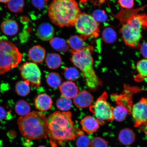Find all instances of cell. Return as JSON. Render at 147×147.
Listing matches in <instances>:
<instances>
[{
	"instance_id": "cell-34",
	"label": "cell",
	"mask_w": 147,
	"mask_h": 147,
	"mask_svg": "<svg viewBox=\"0 0 147 147\" xmlns=\"http://www.w3.org/2000/svg\"><path fill=\"white\" fill-rule=\"evenodd\" d=\"M92 16L97 22H104L107 20V16L103 10H95L93 12Z\"/></svg>"
},
{
	"instance_id": "cell-32",
	"label": "cell",
	"mask_w": 147,
	"mask_h": 147,
	"mask_svg": "<svg viewBox=\"0 0 147 147\" xmlns=\"http://www.w3.org/2000/svg\"><path fill=\"white\" fill-rule=\"evenodd\" d=\"M64 75L67 80L72 82L78 80L80 77V73L75 68L67 67L64 70Z\"/></svg>"
},
{
	"instance_id": "cell-10",
	"label": "cell",
	"mask_w": 147,
	"mask_h": 147,
	"mask_svg": "<svg viewBox=\"0 0 147 147\" xmlns=\"http://www.w3.org/2000/svg\"><path fill=\"white\" fill-rule=\"evenodd\" d=\"M22 78L28 81L32 87H39L41 84V73L38 66L34 62H26L20 69Z\"/></svg>"
},
{
	"instance_id": "cell-1",
	"label": "cell",
	"mask_w": 147,
	"mask_h": 147,
	"mask_svg": "<svg viewBox=\"0 0 147 147\" xmlns=\"http://www.w3.org/2000/svg\"><path fill=\"white\" fill-rule=\"evenodd\" d=\"M48 135L53 147H57L65 141H71L84 135L82 130L74 126L69 111L54 112L47 119Z\"/></svg>"
},
{
	"instance_id": "cell-36",
	"label": "cell",
	"mask_w": 147,
	"mask_h": 147,
	"mask_svg": "<svg viewBox=\"0 0 147 147\" xmlns=\"http://www.w3.org/2000/svg\"><path fill=\"white\" fill-rule=\"evenodd\" d=\"M118 3L121 8L131 9L134 6V0H118Z\"/></svg>"
},
{
	"instance_id": "cell-11",
	"label": "cell",
	"mask_w": 147,
	"mask_h": 147,
	"mask_svg": "<svg viewBox=\"0 0 147 147\" xmlns=\"http://www.w3.org/2000/svg\"><path fill=\"white\" fill-rule=\"evenodd\" d=\"M131 115L135 120L134 126L139 128L147 124V98L143 97L134 105Z\"/></svg>"
},
{
	"instance_id": "cell-6",
	"label": "cell",
	"mask_w": 147,
	"mask_h": 147,
	"mask_svg": "<svg viewBox=\"0 0 147 147\" xmlns=\"http://www.w3.org/2000/svg\"><path fill=\"white\" fill-rule=\"evenodd\" d=\"M137 16L128 23L122 24L119 30L125 44L133 49H138L140 47L142 38V26Z\"/></svg>"
},
{
	"instance_id": "cell-4",
	"label": "cell",
	"mask_w": 147,
	"mask_h": 147,
	"mask_svg": "<svg viewBox=\"0 0 147 147\" xmlns=\"http://www.w3.org/2000/svg\"><path fill=\"white\" fill-rule=\"evenodd\" d=\"M47 119L43 113L33 111L19 117L17 123L23 136L32 140L45 139L48 135Z\"/></svg>"
},
{
	"instance_id": "cell-24",
	"label": "cell",
	"mask_w": 147,
	"mask_h": 147,
	"mask_svg": "<svg viewBox=\"0 0 147 147\" xmlns=\"http://www.w3.org/2000/svg\"><path fill=\"white\" fill-rule=\"evenodd\" d=\"M50 44L53 49L60 53H65L69 50V46L67 42L63 38L55 37L50 40Z\"/></svg>"
},
{
	"instance_id": "cell-16",
	"label": "cell",
	"mask_w": 147,
	"mask_h": 147,
	"mask_svg": "<svg viewBox=\"0 0 147 147\" xmlns=\"http://www.w3.org/2000/svg\"><path fill=\"white\" fill-rule=\"evenodd\" d=\"M54 27L51 24L43 23L40 25L37 30V34L42 41H47L52 39L54 35Z\"/></svg>"
},
{
	"instance_id": "cell-17",
	"label": "cell",
	"mask_w": 147,
	"mask_h": 147,
	"mask_svg": "<svg viewBox=\"0 0 147 147\" xmlns=\"http://www.w3.org/2000/svg\"><path fill=\"white\" fill-rule=\"evenodd\" d=\"M35 106L36 109L45 111L51 109L53 104L51 97L46 94H41L34 99Z\"/></svg>"
},
{
	"instance_id": "cell-5",
	"label": "cell",
	"mask_w": 147,
	"mask_h": 147,
	"mask_svg": "<svg viewBox=\"0 0 147 147\" xmlns=\"http://www.w3.org/2000/svg\"><path fill=\"white\" fill-rule=\"evenodd\" d=\"M22 57L12 42L0 37V74H4L17 67Z\"/></svg>"
},
{
	"instance_id": "cell-19",
	"label": "cell",
	"mask_w": 147,
	"mask_h": 147,
	"mask_svg": "<svg viewBox=\"0 0 147 147\" xmlns=\"http://www.w3.org/2000/svg\"><path fill=\"white\" fill-rule=\"evenodd\" d=\"M1 28L2 32L5 35H15L19 30L18 24L15 20L7 19L3 21L1 24Z\"/></svg>"
},
{
	"instance_id": "cell-26",
	"label": "cell",
	"mask_w": 147,
	"mask_h": 147,
	"mask_svg": "<svg viewBox=\"0 0 147 147\" xmlns=\"http://www.w3.org/2000/svg\"><path fill=\"white\" fill-rule=\"evenodd\" d=\"M30 84L28 81L27 80L17 82L16 86V93L20 96L25 97L27 96L30 93Z\"/></svg>"
},
{
	"instance_id": "cell-14",
	"label": "cell",
	"mask_w": 147,
	"mask_h": 147,
	"mask_svg": "<svg viewBox=\"0 0 147 147\" xmlns=\"http://www.w3.org/2000/svg\"><path fill=\"white\" fill-rule=\"evenodd\" d=\"M62 96L70 99L74 98L79 93L78 86L72 81L66 82L59 87Z\"/></svg>"
},
{
	"instance_id": "cell-25",
	"label": "cell",
	"mask_w": 147,
	"mask_h": 147,
	"mask_svg": "<svg viewBox=\"0 0 147 147\" xmlns=\"http://www.w3.org/2000/svg\"><path fill=\"white\" fill-rule=\"evenodd\" d=\"M17 114L21 117H25L30 113L31 108L28 103L23 100L18 101L15 107Z\"/></svg>"
},
{
	"instance_id": "cell-37",
	"label": "cell",
	"mask_w": 147,
	"mask_h": 147,
	"mask_svg": "<svg viewBox=\"0 0 147 147\" xmlns=\"http://www.w3.org/2000/svg\"><path fill=\"white\" fill-rule=\"evenodd\" d=\"M32 2L33 6L38 9H43L47 5L46 0H32Z\"/></svg>"
},
{
	"instance_id": "cell-42",
	"label": "cell",
	"mask_w": 147,
	"mask_h": 147,
	"mask_svg": "<svg viewBox=\"0 0 147 147\" xmlns=\"http://www.w3.org/2000/svg\"><path fill=\"white\" fill-rule=\"evenodd\" d=\"M38 147H46L45 146H40Z\"/></svg>"
},
{
	"instance_id": "cell-41",
	"label": "cell",
	"mask_w": 147,
	"mask_h": 147,
	"mask_svg": "<svg viewBox=\"0 0 147 147\" xmlns=\"http://www.w3.org/2000/svg\"><path fill=\"white\" fill-rule=\"evenodd\" d=\"M10 0H0V3H7Z\"/></svg>"
},
{
	"instance_id": "cell-9",
	"label": "cell",
	"mask_w": 147,
	"mask_h": 147,
	"mask_svg": "<svg viewBox=\"0 0 147 147\" xmlns=\"http://www.w3.org/2000/svg\"><path fill=\"white\" fill-rule=\"evenodd\" d=\"M144 90L138 87H132L128 84H124L123 90L119 94H114L111 95L112 100L115 101L117 105L123 107L127 110L129 115H131L133 104L134 94Z\"/></svg>"
},
{
	"instance_id": "cell-2",
	"label": "cell",
	"mask_w": 147,
	"mask_h": 147,
	"mask_svg": "<svg viewBox=\"0 0 147 147\" xmlns=\"http://www.w3.org/2000/svg\"><path fill=\"white\" fill-rule=\"evenodd\" d=\"M81 13L78 3L75 0H53L48 9L51 21L60 27L74 26Z\"/></svg>"
},
{
	"instance_id": "cell-30",
	"label": "cell",
	"mask_w": 147,
	"mask_h": 147,
	"mask_svg": "<svg viewBox=\"0 0 147 147\" xmlns=\"http://www.w3.org/2000/svg\"><path fill=\"white\" fill-rule=\"evenodd\" d=\"M102 35L103 40L107 43H114L117 40V33L111 28L107 27L105 29Z\"/></svg>"
},
{
	"instance_id": "cell-35",
	"label": "cell",
	"mask_w": 147,
	"mask_h": 147,
	"mask_svg": "<svg viewBox=\"0 0 147 147\" xmlns=\"http://www.w3.org/2000/svg\"><path fill=\"white\" fill-rule=\"evenodd\" d=\"M108 142L102 138L96 137L91 141L90 147H108Z\"/></svg>"
},
{
	"instance_id": "cell-39",
	"label": "cell",
	"mask_w": 147,
	"mask_h": 147,
	"mask_svg": "<svg viewBox=\"0 0 147 147\" xmlns=\"http://www.w3.org/2000/svg\"><path fill=\"white\" fill-rule=\"evenodd\" d=\"M140 50L142 56L147 59V42L143 43L140 47Z\"/></svg>"
},
{
	"instance_id": "cell-13",
	"label": "cell",
	"mask_w": 147,
	"mask_h": 147,
	"mask_svg": "<svg viewBox=\"0 0 147 147\" xmlns=\"http://www.w3.org/2000/svg\"><path fill=\"white\" fill-rule=\"evenodd\" d=\"M93 97L89 92L83 91L79 92L74 98V102L77 107L81 109L90 107L92 105Z\"/></svg>"
},
{
	"instance_id": "cell-33",
	"label": "cell",
	"mask_w": 147,
	"mask_h": 147,
	"mask_svg": "<svg viewBox=\"0 0 147 147\" xmlns=\"http://www.w3.org/2000/svg\"><path fill=\"white\" fill-rule=\"evenodd\" d=\"M76 144L77 147H90L91 141L87 136L84 135L77 138Z\"/></svg>"
},
{
	"instance_id": "cell-27",
	"label": "cell",
	"mask_w": 147,
	"mask_h": 147,
	"mask_svg": "<svg viewBox=\"0 0 147 147\" xmlns=\"http://www.w3.org/2000/svg\"><path fill=\"white\" fill-rule=\"evenodd\" d=\"M46 80L47 84L51 88H59L62 84V80L61 77L58 73H49L47 75Z\"/></svg>"
},
{
	"instance_id": "cell-3",
	"label": "cell",
	"mask_w": 147,
	"mask_h": 147,
	"mask_svg": "<svg viewBox=\"0 0 147 147\" xmlns=\"http://www.w3.org/2000/svg\"><path fill=\"white\" fill-rule=\"evenodd\" d=\"M94 48L87 46L80 51L71 52V61L82 71L85 79L86 85L91 91H96L102 85L93 67L92 53Z\"/></svg>"
},
{
	"instance_id": "cell-15",
	"label": "cell",
	"mask_w": 147,
	"mask_h": 147,
	"mask_svg": "<svg viewBox=\"0 0 147 147\" xmlns=\"http://www.w3.org/2000/svg\"><path fill=\"white\" fill-rule=\"evenodd\" d=\"M80 124L83 130L89 134L96 132L100 125L97 119L90 115L87 116L82 119Z\"/></svg>"
},
{
	"instance_id": "cell-28",
	"label": "cell",
	"mask_w": 147,
	"mask_h": 147,
	"mask_svg": "<svg viewBox=\"0 0 147 147\" xmlns=\"http://www.w3.org/2000/svg\"><path fill=\"white\" fill-rule=\"evenodd\" d=\"M113 113L114 119L118 122L124 121L129 115L127 110L125 108L118 105L113 108Z\"/></svg>"
},
{
	"instance_id": "cell-38",
	"label": "cell",
	"mask_w": 147,
	"mask_h": 147,
	"mask_svg": "<svg viewBox=\"0 0 147 147\" xmlns=\"http://www.w3.org/2000/svg\"><path fill=\"white\" fill-rule=\"evenodd\" d=\"M137 17L140 21L142 29L146 30L147 28V15L145 13L138 14Z\"/></svg>"
},
{
	"instance_id": "cell-22",
	"label": "cell",
	"mask_w": 147,
	"mask_h": 147,
	"mask_svg": "<svg viewBox=\"0 0 147 147\" xmlns=\"http://www.w3.org/2000/svg\"><path fill=\"white\" fill-rule=\"evenodd\" d=\"M83 38L80 36H73L68 40L69 47H71V52H76L82 50L87 46Z\"/></svg>"
},
{
	"instance_id": "cell-21",
	"label": "cell",
	"mask_w": 147,
	"mask_h": 147,
	"mask_svg": "<svg viewBox=\"0 0 147 147\" xmlns=\"http://www.w3.org/2000/svg\"><path fill=\"white\" fill-rule=\"evenodd\" d=\"M137 74L134 77V80L137 82L143 81L147 78V59L140 60L136 65Z\"/></svg>"
},
{
	"instance_id": "cell-31",
	"label": "cell",
	"mask_w": 147,
	"mask_h": 147,
	"mask_svg": "<svg viewBox=\"0 0 147 147\" xmlns=\"http://www.w3.org/2000/svg\"><path fill=\"white\" fill-rule=\"evenodd\" d=\"M56 106L58 109L63 111H67L71 109L72 102L71 99L62 96L57 100Z\"/></svg>"
},
{
	"instance_id": "cell-18",
	"label": "cell",
	"mask_w": 147,
	"mask_h": 147,
	"mask_svg": "<svg viewBox=\"0 0 147 147\" xmlns=\"http://www.w3.org/2000/svg\"><path fill=\"white\" fill-rule=\"evenodd\" d=\"M46 56V51L41 46H34L28 51L29 59L34 63H39L43 62Z\"/></svg>"
},
{
	"instance_id": "cell-8",
	"label": "cell",
	"mask_w": 147,
	"mask_h": 147,
	"mask_svg": "<svg viewBox=\"0 0 147 147\" xmlns=\"http://www.w3.org/2000/svg\"><path fill=\"white\" fill-rule=\"evenodd\" d=\"M108 97L107 93L104 92L95 103L89 107L90 111L95 115L100 125H104L107 123L114 120L113 108L108 102Z\"/></svg>"
},
{
	"instance_id": "cell-20",
	"label": "cell",
	"mask_w": 147,
	"mask_h": 147,
	"mask_svg": "<svg viewBox=\"0 0 147 147\" xmlns=\"http://www.w3.org/2000/svg\"><path fill=\"white\" fill-rule=\"evenodd\" d=\"M136 139L135 134L131 129L124 128L119 132V142L125 146H130L135 142Z\"/></svg>"
},
{
	"instance_id": "cell-23",
	"label": "cell",
	"mask_w": 147,
	"mask_h": 147,
	"mask_svg": "<svg viewBox=\"0 0 147 147\" xmlns=\"http://www.w3.org/2000/svg\"><path fill=\"white\" fill-rule=\"evenodd\" d=\"M45 63L49 68L55 69L60 67L62 63V59L59 54L50 53L45 59Z\"/></svg>"
},
{
	"instance_id": "cell-40",
	"label": "cell",
	"mask_w": 147,
	"mask_h": 147,
	"mask_svg": "<svg viewBox=\"0 0 147 147\" xmlns=\"http://www.w3.org/2000/svg\"><path fill=\"white\" fill-rule=\"evenodd\" d=\"M6 111L4 108L0 106V121L4 119L6 117Z\"/></svg>"
},
{
	"instance_id": "cell-12",
	"label": "cell",
	"mask_w": 147,
	"mask_h": 147,
	"mask_svg": "<svg viewBox=\"0 0 147 147\" xmlns=\"http://www.w3.org/2000/svg\"><path fill=\"white\" fill-rule=\"evenodd\" d=\"M147 7V4L137 9H124L121 8L117 13L114 16L115 18L120 22V25L128 23L135 18L140 11Z\"/></svg>"
},
{
	"instance_id": "cell-29",
	"label": "cell",
	"mask_w": 147,
	"mask_h": 147,
	"mask_svg": "<svg viewBox=\"0 0 147 147\" xmlns=\"http://www.w3.org/2000/svg\"><path fill=\"white\" fill-rule=\"evenodd\" d=\"M7 3V7L11 12L20 13L23 11L25 7L24 0H10Z\"/></svg>"
},
{
	"instance_id": "cell-7",
	"label": "cell",
	"mask_w": 147,
	"mask_h": 147,
	"mask_svg": "<svg viewBox=\"0 0 147 147\" xmlns=\"http://www.w3.org/2000/svg\"><path fill=\"white\" fill-rule=\"evenodd\" d=\"M99 24L92 16L83 12L77 18L74 26L80 36L85 40L88 38H97L99 36Z\"/></svg>"
}]
</instances>
